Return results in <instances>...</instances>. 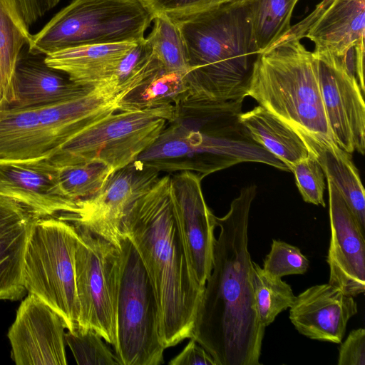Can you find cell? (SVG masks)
Here are the masks:
<instances>
[{"label":"cell","instance_id":"cell-1","mask_svg":"<svg viewBox=\"0 0 365 365\" xmlns=\"http://www.w3.org/2000/svg\"><path fill=\"white\" fill-rule=\"evenodd\" d=\"M256 195V185L242 188L227 213L215 216L220 232L192 338L216 365L261 364L265 327L257 311L248 250L249 217Z\"/></svg>","mask_w":365,"mask_h":365},{"label":"cell","instance_id":"cell-2","mask_svg":"<svg viewBox=\"0 0 365 365\" xmlns=\"http://www.w3.org/2000/svg\"><path fill=\"white\" fill-rule=\"evenodd\" d=\"M170 181V175L160 178L127 209L120 226L153 286L159 339L165 349L192 337L204 290L188 263L173 212Z\"/></svg>","mask_w":365,"mask_h":365},{"label":"cell","instance_id":"cell-3","mask_svg":"<svg viewBox=\"0 0 365 365\" xmlns=\"http://www.w3.org/2000/svg\"><path fill=\"white\" fill-rule=\"evenodd\" d=\"M242 100L215 101L188 93L155 141L136 158L160 171L209 174L245 163L289 171L256 143L241 123Z\"/></svg>","mask_w":365,"mask_h":365},{"label":"cell","instance_id":"cell-4","mask_svg":"<svg viewBox=\"0 0 365 365\" xmlns=\"http://www.w3.org/2000/svg\"><path fill=\"white\" fill-rule=\"evenodd\" d=\"M249 0L225 4L174 19L187 56L188 93L215 100L247 96L260 56L253 35Z\"/></svg>","mask_w":365,"mask_h":365},{"label":"cell","instance_id":"cell-5","mask_svg":"<svg viewBox=\"0 0 365 365\" xmlns=\"http://www.w3.org/2000/svg\"><path fill=\"white\" fill-rule=\"evenodd\" d=\"M299 39L289 30L260 53L247 96L295 130L334 141L315 61Z\"/></svg>","mask_w":365,"mask_h":365},{"label":"cell","instance_id":"cell-6","mask_svg":"<svg viewBox=\"0 0 365 365\" xmlns=\"http://www.w3.org/2000/svg\"><path fill=\"white\" fill-rule=\"evenodd\" d=\"M153 18L143 0H73L31 34L27 49L46 56L81 45L136 42Z\"/></svg>","mask_w":365,"mask_h":365},{"label":"cell","instance_id":"cell-7","mask_svg":"<svg viewBox=\"0 0 365 365\" xmlns=\"http://www.w3.org/2000/svg\"><path fill=\"white\" fill-rule=\"evenodd\" d=\"M78 239L71 223L57 216L39 217L29 235L23 259L26 291L55 310L68 331L79 327L75 279Z\"/></svg>","mask_w":365,"mask_h":365},{"label":"cell","instance_id":"cell-8","mask_svg":"<svg viewBox=\"0 0 365 365\" xmlns=\"http://www.w3.org/2000/svg\"><path fill=\"white\" fill-rule=\"evenodd\" d=\"M173 110V105L117 110L74 135L46 159L57 168L98 161L120 169L155 141Z\"/></svg>","mask_w":365,"mask_h":365},{"label":"cell","instance_id":"cell-9","mask_svg":"<svg viewBox=\"0 0 365 365\" xmlns=\"http://www.w3.org/2000/svg\"><path fill=\"white\" fill-rule=\"evenodd\" d=\"M121 267L113 345L119 365H160L165 348L158 334V307L151 282L135 247L120 240Z\"/></svg>","mask_w":365,"mask_h":365},{"label":"cell","instance_id":"cell-10","mask_svg":"<svg viewBox=\"0 0 365 365\" xmlns=\"http://www.w3.org/2000/svg\"><path fill=\"white\" fill-rule=\"evenodd\" d=\"M72 225L78 235L75 252L76 288L80 308L78 328L93 330L113 346L120 247L84 226Z\"/></svg>","mask_w":365,"mask_h":365},{"label":"cell","instance_id":"cell-11","mask_svg":"<svg viewBox=\"0 0 365 365\" xmlns=\"http://www.w3.org/2000/svg\"><path fill=\"white\" fill-rule=\"evenodd\" d=\"M159 173L158 170L134 160L113 171L96 194L77 200L73 213L56 216L84 226L120 247L125 211L158 181Z\"/></svg>","mask_w":365,"mask_h":365},{"label":"cell","instance_id":"cell-12","mask_svg":"<svg viewBox=\"0 0 365 365\" xmlns=\"http://www.w3.org/2000/svg\"><path fill=\"white\" fill-rule=\"evenodd\" d=\"M323 103L335 143L349 153L365 152V103L358 80L339 58L314 51Z\"/></svg>","mask_w":365,"mask_h":365},{"label":"cell","instance_id":"cell-13","mask_svg":"<svg viewBox=\"0 0 365 365\" xmlns=\"http://www.w3.org/2000/svg\"><path fill=\"white\" fill-rule=\"evenodd\" d=\"M203 177L191 171L170 175L173 212L192 273L205 288L213 264L215 215L207 205L201 187Z\"/></svg>","mask_w":365,"mask_h":365},{"label":"cell","instance_id":"cell-14","mask_svg":"<svg viewBox=\"0 0 365 365\" xmlns=\"http://www.w3.org/2000/svg\"><path fill=\"white\" fill-rule=\"evenodd\" d=\"M65 322L36 295L29 293L8 331L17 365H66Z\"/></svg>","mask_w":365,"mask_h":365},{"label":"cell","instance_id":"cell-15","mask_svg":"<svg viewBox=\"0 0 365 365\" xmlns=\"http://www.w3.org/2000/svg\"><path fill=\"white\" fill-rule=\"evenodd\" d=\"M327 185L331 228L328 283L354 297L365 291L364 230L329 180Z\"/></svg>","mask_w":365,"mask_h":365},{"label":"cell","instance_id":"cell-16","mask_svg":"<svg viewBox=\"0 0 365 365\" xmlns=\"http://www.w3.org/2000/svg\"><path fill=\"white\" fill-rule=\"evenodd\" d=\"M0 194L21 203L39 217L72 214L76 201L64 192L58 168L48 159L0 163Z\"/></svg>","mask_w":365,"mask_h":365},{"label":"cell","instance_id":"cell-17","mask_svg":"<svg viewBox=\"0 0 365 365\" xmlns=\"http://www.w3.org/2000/svg\"><path fill=\"white\" fill-rule=\"evenodd\" d=\"M289 308V318L299 334L334 344L341 342L349 320L358 312L354 297L329 283L307 288Z\"/></svg>","mask_w":365,"mask_h":365},{"label":"cell","instance_id":"cell-18","mask_svg":"<svg viewBox=\"0 0 365 365\" xmlns=\"http://www.w3.org/2000/svg\"><path fill=\"white\" fill-rule=\"evenodd\" d=\"M365 0H324L309 16L304 36L315 51L339 57L364 41Z\"/></svg>","mask_w":365,"mask_h":365},{"label":"cell","instance_id":"cell-19","mask_svg":"<svg viewBox=\"0 0 365 365\" xmlns=\"http://www.w3.org/2000/svg\"><path fill=\"white\" fill-rule=\"evenodd\" d=\"M34 212L0 194V299L16 300L26 289L22 279L24 255L35 222Z\"/></svg>","mask_w":365,"mask_h":365},{"label":"cell","instance_id":"cell-20","mask_svg":"<svg viewBox=\"0 0 365 365\" xmlns=\"http://www.w3.org/2000/svg\"><path fill=\"white\" fill-rule=\"evenodd\" d=\"M40 55L21 52L14 75L16 100L10 106L30 108L80 97L92 88L81 86L63 73L48 66Z\"/></svg>","mask_w":365,"mask_h":365},{"label":"cell","instance_id":"cell-21","mask_svg":"<svg viewBox=\"0 0 365 365\" xmlns=\"http://www.w3.org/2000/svg\"><path fill=\"white\" fill-rule=\"evenodd\" d=\"M136 42L68 47L44 56L43 60L48 66L65 73L73 82L93 88L110 77L120 61Z\"/></svg>","mask_w":365,"mask_h":365},{"label":"cell","instance_id":"cell-22","mask_svg":"<svg viewBox=\"0 0 365 365\" xmlns=\"http://www.w3.org/2000/svg\"><path fill=\"white\" fill-rule=\"evenodd\" d=\"M298 133L319 162L327 179L341 193L364 230L365 191L351 154L341 148L333 140L302 132Z\"/></svg>","mask_w":365,"mask_h":365},{"label":"cell","instance_id":"cell-23","mask_svg":"<svg viewBox=\"0 0 365 365\" xmlns=\"http://www.w3.org/2000/svg\"><path fill=\"white\" fill-rule=\"evenodd\" d=\"M240 120L252 138L284 163L289 171L292 165L309 155V150L298 132L262 106L242 113Z\"/></svg>","mask_w":365,"mask_h":365},{"label":"cell","instance_id":"cell-24","mask_svg":"<svg viewBox=\"0 0 365 365\" xmlns=\"http://www.w3.org/2000/svg\"><path fill=\"white\" fill-rule=\"evenodd\" d=\"M31 37L16 0H0V110L10 107L16 100L14 75Z\"/></svg>","mask_w":365,"mask_h":365},{"label":"cell","instance_id":"cell-25","mask_svg":"<svg viewBox=\"0 0 365 365\" xmlns=\"http://www.w3.org/2000/svg\"><path fill=\"white\" fill-rule=\"evenodd\" d=\"M185 74L167 71L161 66L127 91L118 102V110L133 111L174 105L188 93Z\"/></svg>","mask_w":365,"mask_h":365},{"label":"cell","instance_id":"cell-26","mask_svg":"<svg viewBox=\"0 0 365 365\" xmlns=\"http://www.w3.org/2000/svg\"><path fill=\"white\" fill-rule=\"evenodd\" d=\"M298 0H249L253 35L260 53L290 29L292 14Z\"/></svg>","mask_w":365,"mask_h":365},{"label":"cell","instance_id":"cell-27","mask_svg":"<svg viewBox=\"0 0 365 365\" xmlns=\"http://www.w3.org/2000/svg\"><path fill=\"white\" fill-rule=\"evenodd\" d=\"M252 284L258 317L265 327L289 308L295 299L296 296L286 282L267 273L253 261Z\"/></svg>","mask_w":365,"mask_h":365},{"label":"cell","instance_id":"cell-28","mask_svg":"<svg viewBox=\"0 0 365 365\" xmlns=\"http://www.w3.org/2000/svg\"><path fill=\"white\" fill-rule=\"evenodd\" d=\"M153 22V29L146 38L155 58L167 71L185 75L188 71L187 51L177 22L165 14L154 15Z\"/></svg>","mask_w":365,"mask_h":365},{"label":"cell","instance_id":"cell-29","mask_svg":"<svg viewBox=\"0 0 365 365\" xmlns=\"http://www.w3.org/2000/svg\"><path fill=\"white\" fill-rule=\"evenodd\" d=\"M160 66L150 42L145 37L134 44L120 61L110 77L101 85L118 95L133 88Z\"/></svg>","mask_w":365,"mask_h":365},{"label":"cell","instance_id":"cell-30","mask_svg":"<svg viewBox=\"0 0 365 365\" xmlns=\"http://www.w3.org/2000/svg\"><path fill=\"white\" fill-rule=\"evenodd\" d=\"M58 168L65 194L74 200H83L96 194L114 171L98 161Z\"/></svg>","mask_w":365,"mask_h":365},{"label":"cell","instance_id":"cell-31","mask_svg":"<svg viewBox=\"0 0 365 365\" xmlns=\"http://www.w3.org/2000/svg\"><path fill=\"white\" fill-rule=\"evenodd\" d=\"M65 341L77 364L117 365L115 354L96 331L77 328L65 333Z\"/></svg>","mask_w":365,"mask_h":365},{"label":"cell","instance_id":"cell-32","mask_svg":"<svg viewBox=\"0 0 365 365\" xmlns=\"http://www.w3.org/2000/svg\"><path fill=\"white\" fill-rule=\"evenodd\" d=\"M309 261L299 248L285 242L272 240L269 252L265 256L262 269L272 276L280 277L303 274Z\"/></svg>","mask_w":365,"mask_h":365},{"label":"cell","instance_id":"cell-33","mask_svg":"<svg viewBox=\"0 0 365 365\" xmlns=\"http://www.w3.org/2000/svg\"><path fill=\"white\" fill-rule=\"evenodd\" d=\"M303 200L308 203L325 207L324 191L325 175L317 160L309 152L290 168Z\"/></svg>","mask_w":365,"mask_h":365},{"label":"cell","instance_id":"cell-34","mask_svg":"<svg viewBox=\"0 0 365 365\" xmlns=\"http://www.w3.org/2000/svg\"><path fill=\"white\" fill-rule=\"evenodd\" d=\"M154 15L176 19L239 0H143Z\"/></svg>","mask_w":365,"mask_h":365},{"label":"cell","instance_id":"cell-35","mask_svg":"<svg viewBox=\"0 0 365 365\" xmlns=\"http://www.w3.org/2000/svg\"><path fill=\"white\" fill-rule=\"evenodd\" d=\"M338 365H365V329L352 330L339 348Z\"/></svg>","mask_w":365,"mask_h":365},{"label":"cell","instance_id":"cell-36","mask_svg":"<svg viewBox=\"0 0 365 365\" xmlns=\"http://www.w3.org/2000/svg\"><path fill=\"white\" fill-rule=\"evenodd\" d=\"M170 365H216L212 356L197 341L190 338L185 348L169 362Z\"/></svg>","mask_w":365,"mask_h":365},{"label":"cell","instance_id":"cell-37","mask_svg":"<svg viewBox=\"0 0 365 365\" xmlns=\"http://www.w3.org/2000/svg\"><path fill=\"white\" fill-rule=\"evenodd\" d=\"M54 0H17L21 6H31L45 4Z\"/></svg>","mask_w":365,"mask_h":365}]
</instances>
